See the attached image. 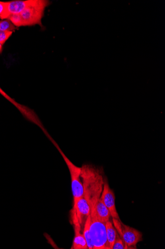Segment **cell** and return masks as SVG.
<instances>
[{
    "label": "cell",
    "instance_id": "obj_5",
    "mask_svg": "<svg viewBox=\"0 0 165 249\" xmlns=\"http://www.w3.org/2000/svg\"><path fill=\"white\" fill-rule=\"evenodd\" d=\"M90 231L93 249H108L106 223L95 216L90 215Z\"/></svg>",
    "mask_w": 165,
    "mask_h": 249
},
{
    "label": "cell",
    "instance_id": "obj_7",
    "mask_svg": "<svg viewBox=\"0 0 165 249\" xmlns=\"http://www.w3.org/2000/svg\"><path fill=\"white\" fill-rule=\"evenodd\" d=\"M100 199L108 209L112 218L121 220L116 208L114 193L110 188L106 177L105 178L104 189Z\"/></svg>",
    "mask_w": 165,
    "mask_h": 249
},
{
    "label": "cell",
    "instance_id": "obj_18",
    "mask_svg": "<svg viewBox=\"0 0 165 249\" xmlns=\"http://www.w3.org/2000/svg\"><path fill=\"white\" fill-rule=\"evenodd\" d=\"M7 2H1L0 1V17L1 19L3 18L4 16L7 13Z\"/></svg>",
    "mask_w": 165,
    "mask_h": 249
},
{
    "label": "cell",
    "instance_id": "obj_15",
    "mask_svg": "<svg viewBox=\"0 0 165 249\" xmlns=\"http://www.w3.org/2000/svg\"><path fill=\"white\" fill-rule=\"evenodd\" d=\"M12 23L16 27L23 26V22L20 14H15L10 16L8 18Z\"/></svg>",
    "mask_w": 165,
    "mask_h": 249
},
{
    "label": "cell",
    "instance_id": "obj_10",
    "mask_svg": "<svg viewBox=\"0 0 165 249\" xmlns=\"http://www.w3.org/2000/svg\"><path fill=\"white\" fill-rule=\"evenodd\" d=\"M33 1V0L28 1H13L7 2V13L2 19L7 18L10 16L20 14L24 11Z\"/></svg>",
    "mask_w": 165,
    "mask_h": 249
},
{
    "label": "cell",
    "instance_id": "obj_3",
    "mask_svg": "<svg viewBox=\"0 0 165 249\" xmlns=\"http://www.w3.org/2000/svg\"><path fill=\"white\" fill-rule=\"evenodd\" d=\"M49 2L44 0H33L32 3L20 14L23 26L41 25V19Z\"/></svg>",
    "mask_w": 165,
    "mask_h": 249
},
{
    "label": "cell",
    "instance_id": "obj_9",
    "mask_svg": "<svg viewBox=\"0 0 165 249\" xmlns=\"http://www.w3.org/2000/svg\"><path fill=\"white\" fill-rule=\"evenodd\" d=\"M73 209L75 211L79 222L83 229L86 220L90 214V206L83 196L77 201L75 208Z\"/></svg>",
    "mask_w": 165,
    "mask_h": 249
},
{
    "label": "cell",
    "instance_id": "obj_1",
    "mask_svg": "<svg viewBox=\"0 0 165 249\" xmlns=\"http://www.w3.org/2000/svg\"><path fill=\"white\" fill-rule=\"evenodd\" d=\"M81 168L83 196L89 203L91 210L99 200L103 191L105 178L104 171L102 168L90 164H84Z\"/></svg>",
    "mask_w": 165,
    "mask_h": 249
},
{
    "label": "cell",
    "instance_id": "obj_16",
    "mask_svg": "<svg viewBox=\"0 0 165 249\" xmlns=\"http://www.w3.org/2000/svg\"><path fill=\"white\" fill-rule=\"evenodd\" d=\"M112 249H125V244L118 233Z\"/></svg>",
    "mask_w": 165,
    "mask_h": 249
},
{
    "label": "cell",
    "instance_id": "obj_6",
    "mask_svg": "<svg viewBox=\"0 0 165 249\" xmlns=\"http://www.w3.org/2000/svg\"><path fill=\"white\" fill-rule=\"evenodd\" d=\"M0 94L3 96L10 102L13 104L21 113L23 116L28 121L37 125L44 132L46 130L40 120L32 109H30L24 105H22L17 103L13 98L10 97L6 92H5L4 90L1 87H0Z\"/></svg>",
    "mask_w": 165,
    "mask_h": 249
},
{
    "label": "cell",
    "instance_id": "obj_17",
    "mask_svg": "<svg viewBox=\"0 0 165 249\" xmlns=\"http://www.w3.org/2000/svg\"><path fill=\"white\" fill-rule=\"evenodd\" d=\"M13 32H6L0 31V43L4 45L6 41L12 36Z\"/></svg>",
    "mask_w": 165,
    "mask_h": 249
},
{
    "label": "cell",
    "instance_id": "obj_4",
    "mask_svg": "<svg viewBox=\"0 0 165 249\" xmlns=\"http://www.w3.org/2000/svg\"><path fill=\"white\" fill-rule=\"evenodd\" d=\"M112 220L114 228L125 244V249H136L137 243L143 241V233L120 220L113 218Z\"/></svg>",
    "mask_w": 165,
    "mask_h": 249
},
{
    "label": "cell",
    "instance_id": "obj_19",
    "mask_svg": "<svg viewBox=\"0 0 165 249\" xmlns=\"http://www.w3.org/2000/svg\"><path fill=\"white\" fill-rule=\"evenodd\" d=\"M3 44L1 43H0V54L2 53L3 51Z\"/></svg>",
    "mask_w": 165,
    "mask_h": 249
},
{
    "label": "cell",
    "instance_id": "obj_13",
    "mask_svg": "<svg viewBox=\"0 0 165 249\" xmlns=\"http://www.w3.org/2000/svg\"><path fill=\"white\" fill-rule=\"evenodd\" d=\"M90 217L89 216L85 221L83 230V234L86 241L88 248L89 249H93V245L92 244L91 240L90 235Z\"/></svg>",
    "mask_w": 165,
    "mask_h": 249
},
{
    "label": "cell",
    "instance_id": "obj_14",
    "mask_svg": "<svg viewBox=\"0 0 165 249\" xmlns=\"http://www.w3.org/2000/svg\"><path fill=\"white\" fill-rule=\"evenodd\" d=\"M15 29V26L9 20L0 21V31L13 32Z\"/></svg>",
    "mask_w": 165,
    "mask_h": 249
},
{
    "label": "cell",
    "instance_id": "obj_8",
    "mask_svg": "<svg viewBox=\"0 0 165 249\" xmlns=\"http://www.w3.org/2000/svg\"><path fill=\"white\" fill-rule=\"evenodd\" d=\"M71 220L74 225L75 236L72 249H88V246L82 233V228L77 218L75 211L72 209L70 211Z\"/></svg>",
    "mask_w": 165,
    "mask_h": 249
},
{
    "label": "cell",
    "instance_id": "obj_11",
    "mask_svg": "<svg viewBox=\"0 0 165 249\" xmlns=\"http://www.w3.org/2000/svg\"><path fill=\"white\" fill-rule=\"evenodd\" d=\"M90 215L95 216L105 223L109 220L111 216L108 209L100 199L97 202L95 207L90 210Z\"/></svg>",
    "mask_w": 165,
    "mask_h": 249
},
{
    "label": "cell",
    "instance_id": "obj_12",
    "mask_svg": "<svg viewBox=\"0 0 165 249\" xmlns=\"http://www.w3.org/2000/svg\"><path fill=\"white\" fill-rule=\"evenodd\" d=\"M106 230L107 236V247L108 249H112L117 232L113 224L110 220L106 222Z\"/></svg>",
    "mask_w": 165,
    "mask_h": 249
},
{
    "label": "cell",
    "instance_id": "obj_2",
    "mask_svg": "<svg viewBox=\"0 0 165 249\" xmlns=\"http://www.w3.org/2000/svg\"><path fill=\"white\" fill-rule=\"evenodd\" d=\"M45 134L59 151L68 168L71 180H72V189L74 197L73 209H74L76 205L77 201L83 196L84 193L83 187L80 175L81 168L75 165L68 159L57 143L51 137V135L48 132L46 131Z\"/></svg>",
    "mask_w": 165,
    "mask_h": 249
}]
</instances>
